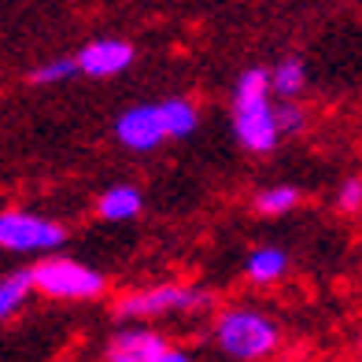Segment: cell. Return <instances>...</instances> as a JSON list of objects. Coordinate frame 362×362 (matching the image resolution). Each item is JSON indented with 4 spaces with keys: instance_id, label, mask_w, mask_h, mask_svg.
<instances>
[{
    "instance_id": "1",
    "label": "cell",
    "mask_w": 362,
    "mask_h": 362,
    "mask_svg": "<svg viewBox=\"0 0 362 362\" xmlns=\"http://www.w3.org/2000/svg\"><path fill=\"white\" fill-rule=\"evenodd\" d=\"M270 67H248L237 78L233 89V134L240 148L255 156H267L281 141L277 107L270 104Z\"/></svg>"
},
{
    "instance_id": "2",
    "label": "cell",
    "mask_w": 362,
    "mask_h": 362,
    "mask_svg": "<svg viewBox=\"0 0 362 362\" xmlns=\"http://www.w3.org/2000/svg\"><path fill=\"white\" fill-rule=\"evenodd\" d=\"M215 340L229 358L259 362V358L274 355L281 333H277V325L255 307H226L215 322Z\"/></svg>"
},
{
    "instance_id": "3",
    "label": "cell",
    "mask_w": 362,
    "mask_h": 362,
    "mask_svg": "<svg viewBox=\"0 0 362 362\" xmlns=\"http://www.w3.org/2000/svg\"><path fill=\"white\" fill-rule=\"evenodd\" d=\"M34 285L48 300H67V303H89L100 300L107 292V277L100 270H93L89 262L71 259V255H48L37 259L34 267Z\"/></svg>"
},
{
    "instance_id": "4",
    "label": "cell",
    "mask_w": 362,
    "mask_h": 362,
    "mask_svg": "<svg viewBox=\"0 0 362 362\" xmlns=\"http://www.w3.org/2000/svg\"><path fill=\"white\" fill-rule=\"evenodd\" d=\"M67 240V229L56 218H45L37 211L8 207L0 215V248L11 255H56V248Z\"/></svg>"
},
{
    "instance_id": "5",
    "label": "cell",
    "mask_w": 362,
    "mask_h": 362,
    "mask_svg": "<svg viewBox=\"0 0 362 362\" xmlns=\"http://www.w3.org/2000/svg\"><path fill=\"white\" fill-rule=\"evenodd\" d=\"M211 303V296L196 285H156V288H137L115 300V315L129 322H148L163 315H181V310H200Z\"/></svg>"
},
{
    "instance_id": "6",
    "label": "cell",
    "mask_w": 362,
    "mask_h": 362,
    "mask_svg": "<svg viewBox=\"0 0 362 362\" xmlns=\"http://www.w3.org/2000/svg\"><path fill=\"white\" fill-rule=\"evenodd\" d=\"M115 137L129 152H156V148L167 137V126H163V111L159 104H137L126 107L119 119H115Z\"/></svg>"
},
{
    "instance_id": "7",
    "label": "cell",
    "mask_w": 362,
    "mask_h": 362,
    "mask_svg": "<svg viewBox=\"0 0 362 362\" xmlns=\"http://www.w3.org/2000/svg\"><path fill=\"white\" fill-rule=\"evenodd\" d=\"M78 74L86 78H115L137 59V48L122 37H93L78 48Z\"/></svg>"
},
{
    "instance_id": "8",
    "label": "cell",
    "mask_w": 362,
    "mask_h": 362,
    "mask_svg": "<svg viewBox=\"0 0 362 362\" xmlns=\"http://www.w3.org/2000/svg\"><path fill=\"white\" fill-rule=\"evenodd\" d=\"M167 351H170V344H167V337H159L156 329L126 325V329H119V333H111L104 358L107 362H156Z\"/></svg>"
},
{
    "instance_id": "9",
    "label": "cell",
    "mask_w": 362,
    "mask_h": 362,
    "mask_svg": "<svg viewBox=\"0 0 362 362\" xmlns=\"http://www.w3.org/2000/svg\"><path fill=\"white\" fill-rule=\"evenodd\" d=\"M141 207H144V196L129 181H115V185H107L96 196V215L104 222H134L141 215Z\"/></svg>"
},
{
    "instance_id": "10",
    "label": "cell",
    "mask_w": 362,
    "mask_h": 362,
    "mask_svg": "<svg viewBox=\"0 0 362 362\" xmlns=\"http://www.w3.org/2000/svg\"><path fill=\"white\" fill-rule=\"evenodd\" d=\"M285 270H288V255L285 248H274V244H262L244 259V274H248L252 285H274L285 277Z\"/></svg>"
},
{
    "instance_id": "11",
    "label": "cell",
    "mask_w": 362,
    "mask_h": 362,
    "mask_svg": "<svg viewBox=\"0 0 362 362\" xmlns=\"http://www.w3.org/2000/svg\"><path fill=\"white\" fill-rule=\"evenodd\" d=\"M159 111H163V126H167L170 141H185V137L196 134V126H200V111H196V104L185 100V96H167V100H159Z\"/></svg>"
},
{
    "instance_id": "12",
    "label": "cell",
    "mask_w": 362,
    "mask_h": 362,
    "mask_svg": "<svg viewBox=\"0 0 362 362\" xmlns=\"http://www.w3.org/2000/svg\"><path fill=\"white\" fill-rule=\"evenodd\" d=\"M30 292H37V285H34V270H11V274L0 277V318L19 315Z\"/></svg>"
},
{
    "instance_id": "13",
    "label": "cell",
    "mask_w": 362,
    "mask_h": 362,
    "mask_svg": "<svg viewBox=\"0 0 362 362\" xmlns=\"http://www.w3.org/2000/svg\"><path fill=\"white\" fill-rule=\"evenodd\" d=\"M303 86H307L303 59L285 56V59H277V67H270V89L281 96V100H296V96L303 93Z\"/></svg>"
},
{
    "instance_id": "14",
    "label": "cell",
    "mask_w": 362,
    "mask_h": 362,
    "mask_svg": "<svg viewBox=\"0 0 362 362\" xmlns=\"http://www.w3.org/2000/svg\"><path fill=\"white\" fill-rule=\"evenodd\" d=\"M255 211L267 218H277V215H288V211H296V204H300V189L296 185H267L255 192Z\"/></svg>"
},
{
    "instance_id": "15",
    "label": "cell",
    "mask_w": 362,
    "mask_h": 362,
    "mask_svg": "<svg viewBox=\"0 0 362 362\" xmlns=\"http://www.w3.org/2000/svg\"><path fill=\"white\" fill-rule=\"evenodd\" d=\"M78 74V59L74 56H59V59H48L41 67L30 71V86H59Z\"/></svg>"
},
{
    "instance_id": "16",
    "label": "cell",
    "mask_w": 362,
    "mask_h": 362,
    "mask_svg": "<svg viewBox=\"0 0 362 362\" xmlns=\"http://www.w3.org/2000/svg\"><path fill=\"white\" fill-rule=\"evenodd\" d=\"M277 126H281V137L285 134H300V129L307 126V111L296 100H281L277 104Z\"/></svg>"
},
{
    "instance_id": "17",
    "label": "cell",
    "mask_w": 362,
    "mask_h": 362,
    "mask_svg": "<svg viewBox=\"0 0 362 362\" xmlns=\"http://www.w3.org/2000/svg\"><path fill=\"white\" fill-rule=\"evenodd\" d=\"M337 207L348 211V215H355V211L362 207V177H348L337 189Z\"/></svg>"
},
{
    "instance_id": "18",
    "label": "cell",
    "mask_w": 362,
    "mask_h": 362,
    "mask_svg": "<svg viewBox=\"0 0 362 362\" xmlns=\"http://www.w3.org/2000/svg\"><path fill=\"white\" fill-rule=\"evenodd\" d=\"M156 362H192V358H189V355H185V351H181V348H170V351H167V355H159V358H156Z\"/></svg>"
},
{
    "instance_id": "19",
    "label": "cell",
    "mask_w": 362,
    "mask_h": 362,
    "mask_svg": "<svg viewBox=\"0 0 362 362\" xmlns=\"http://www.w3.org/2000/svg\"><path fill=\"white\" fill-rule=\"evenodd\" d=\"M358 340H362V337H358Z\"/></svg>"
}]
</instances>
